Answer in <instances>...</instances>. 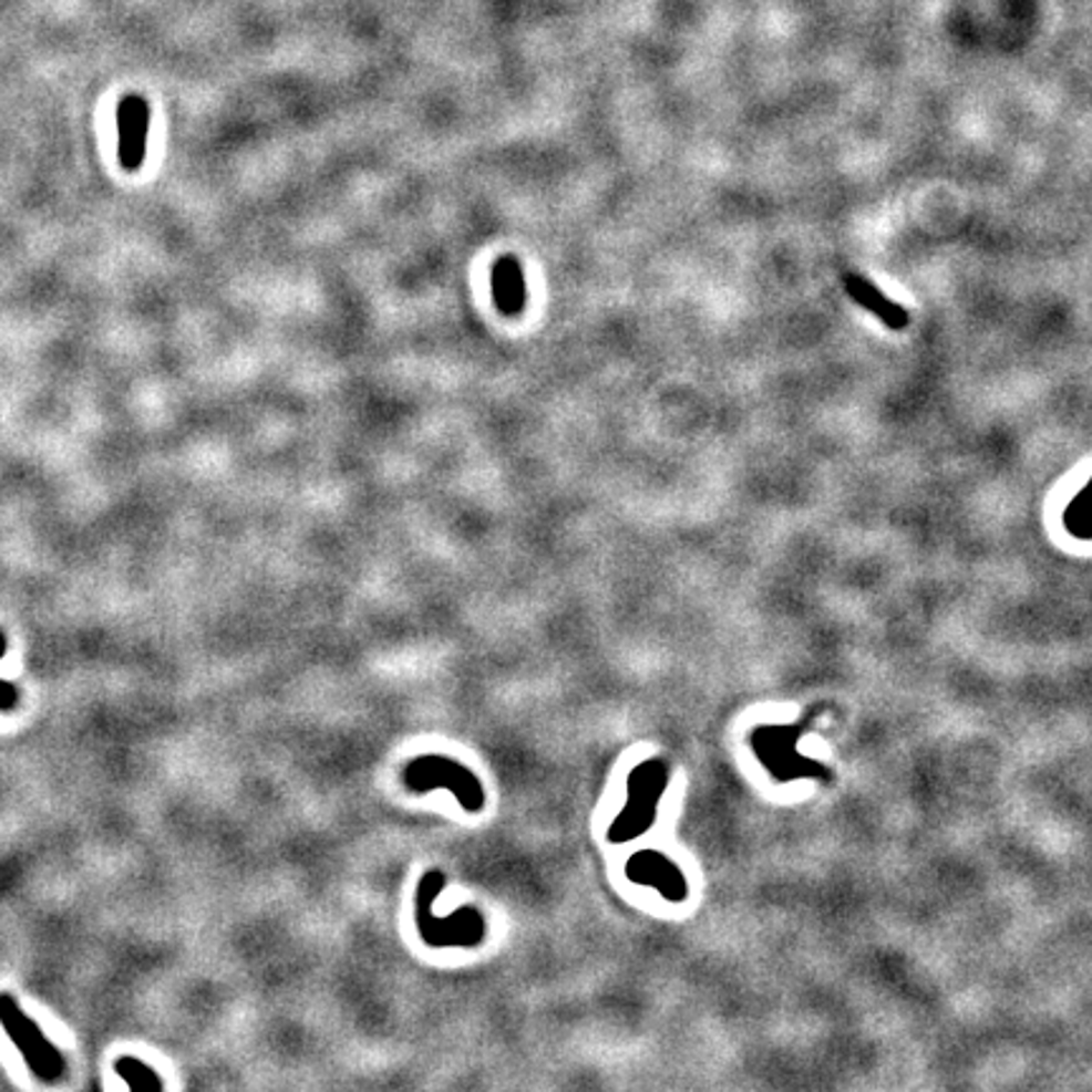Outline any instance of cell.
Returning a JSON list of instances; mask_svg holds the SVG:
<instances>
[{"label": "cell", "instance_id": "6da1fadb", "mask_svg": "<svg viewBox=\"0 0 1092 1092\" xmlns=\"http://www.w3.org/2000/svg\"><path fill=\"white\" fill-rule=\"evenodd\" d=\"M443 870H425L415 890V924L425 946L431 948H476L488 936V920L476 906H461L453 916L437 918L433 903L445 888Z\"/></svg>", "mask_w": 1092, "mask_h": 1092}, {"label": "cell", "instance_id": "7a4b0ae2", "mask_svg": "<svg viewBox=\"0 0 1092 1092\" xmlns=\"http://www.w3.org/2000/svg\"><path fill=\"white\" fill-rule=\"evenodd\" d=\"M670 784V764L660 756H650L635 764L628 774V800L622 812L612 820L607 839L612 845H628L632 839L648 835L658 820L660 800Z\"/></svg>", "mask_w": 1092, "mask_h": 1092}, {"label": "cell", "instance_id": "3957f363", "mask_svg": "<svg viewBox=\"0 0 1092 1092\" xmlns=\"http://www.w3.org/2000/svg\"><path fill=\"white\" fill-rule=\"evenodd\" d=\"M400 779L402 784L415 794L447 790L455 796V802L461 804L463 812L468 814H478L483 807H486V786L481 784V779L473 774L468 766H463L451 756L443 754L415 756L413 762H408L405 769H402Z\"/></svg>", "mask_w": 1092, "mask_h": 1092}, {"label": "cell", "instance_id": "277c9868", "mask_svg": "<svg viewBox=\"0 0 1092 1092\" xmlns=\"http://www.w3.org/2000/svg\"><path fill=\"white\" fill-rule=\"evenodd\" d=\"M0 1022H3L8 1037L21 1050L25 1064L35 1078L43 1082H56L66 1075V1060L61 1058L56 1047L49 1044L41 1029L23 1014V1009L8 993H0Z\"/></svg>", "mask_w": 1092, "mask_h": 1092}, {"label": "cell", "instance_id": "5b68a950", "mask_svg": "<svg viewBox=\"0 0 1092 1092\" xmlns=\"http://www.w3.org/2000/svg\"><path fill=\"white\" fill-rule=\"evenodd\" d=\"M802 727L804 723L800 727H759L751 733V749L776 782H790V779L802 776H827L825 764L812 762L794 749Z\"/></svg>", "mask_w": 1092, "mask_h": 1092}, {"label": "cell", "instance_id": "8992f818", "mask_svg": "<svg viewBox=\"0 0 1092 1092\" xmlns=\"http://www.w3.org/2000/svg\"><path fill=\"white\" fill-rule=\"evenodd\" d=\"M625 877L630 883L642 885V888L658 890L662 900L680 906L691 898V885H688L686 873L680 870L673 857L652 847H642L632 853L625 863Z\"/></svg>", "mask_w": 1092, "mask_h": 1092}, {"label": "cell", "instance_id": "52a82bcc", "mask_svg": "<svg viewBox=\"0 0 1092 1092\" xmlns=\"http://www.w3.org/2000/svg\"><path fill=\"white\" fill-rule=\"evenodd\" d=\"M116 132H120V165L137 173L147 157L150 104L145 96L127 94L116 106Z\"/></svg>", "mask_w": 1092, "mask_h": 1092}, {"label": "cell", "instance_id": "ba28073f", "mask_svg": "<svg viewBox=\"0 0 1092 1092\" xmlns=\"http://www.w3.org/2000/svg\"><path fill=\"white\" fill-rule=\"evenodd\" d=\"M843 284H845L847 297L853 299L857 307L870 311L875 319H880L888 329L903 331L908 327V321H910L908 311L903 309L898 301L885 297V293L877 289L870 279H865V276H857V274H847Z\"/></svg>", "mask_w": 1092, "mask_h": 1092}, {"label": "cell", "instance_id": "9c48e42d", "mask_svg": "<svg viewBox=\"0 0 1092 1092\" xmlns=\"http://www.w3.org/2000/svg\"><path fill=\"white\" fill-rule=\"evenodd\" d=\"M491 297L506 317H518L526 307V279L516 256H501L491 271Z\"/></svg>", "mask_w": 1092, "mask_h": 1092}, {"label": "cell", "instance_id": "30bf717a", "mask_svg": "<svg viewBox=\"0 0 1092 1092\" xmlns=\"http://www.w3.org/2000/svg\"><path fill=\"white\" fill-rule=\"evenodd\" d=\"M1062 524L1072 539L1092 542V476L1085 483V488L1064 506Z\"/></svg>", "mask_w": 1092, "mask_h": 1092}, {"label": "cell", "instance_id": "8fae6325", "mask_svg": "<svg viewBox=\"0 0 1092 1092\" xmlns=\"http://www.w3.org/2000/svg\"><path fill=\"white\" fill-rule=\"evenodd\" d=\"M116 1075H120L132 1090H163V1080L152 1072L147 1064H142L134 1058H122L116 1062Z\"/></svg>", "mask_w": 1092, "mask_h": 1092}, {"label": "cell", "instance_id": "7c38bea8", "mask_svg": "<svg viewBox=\"0 0 1092 1092\" xmlns=\"http://www.w3.org/2000/svg\"><path fill=\"white\" fill-rule=\"evenodd\" d=\"M3 652H6V635L0 632V658H3ZM18 701V693H16V686L13 683H6V680H0V711H11L13 705Z\"/></svg>", "mask_w": 1092, "mask_h": 1092}]
</instances>
